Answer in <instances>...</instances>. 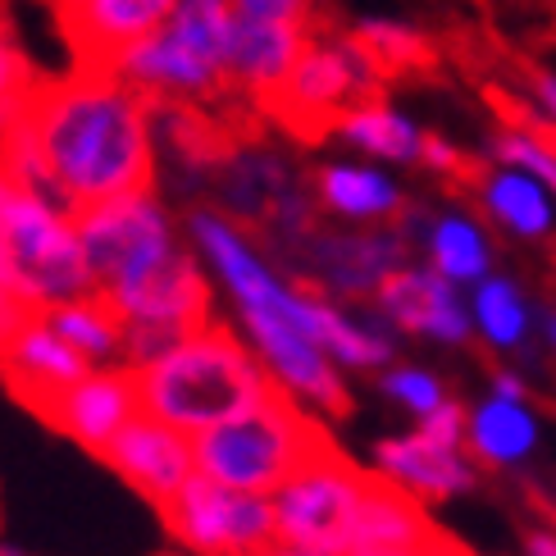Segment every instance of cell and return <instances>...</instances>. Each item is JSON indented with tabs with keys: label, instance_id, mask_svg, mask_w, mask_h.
Returning <instances> with one entry per match:
<instances>
[{
	"label": "cell",
	"instance_id": "e575fe53",
	"mask_svg": "<svg viewBox=\"0 0 556 556\" xmlns=\"http://www.w3.org/2000/svg\"><path fill=\"white\" fill-rule=\"evenodd\" d=\"M493 397H506V402H529V383L516 375V369H497V375H493Z\"/></svg>",
	"mask_w": 556,
	"mask_h": 556
},
{
	"label": "cell",
	"instance_id": "e0dca14e",
	"mask_svg": "<svg viewBox=\"0 0 556 556\" xmlns=\"http://www.w3.org/2000/svg\"><path fill=\"white\" fill-rule=\"evenodd\" d=\"M137 415H142V392H137V375L124 365L114 369H91L87 379H78L64 397L46 410L64 438H74L87 452H105Z\"/></svg>",
	"mask_w": 556,
	"mask_h": 556
},
{
	"label": "cell",
	"instance_id": "f35d334b",
	"mask_svg": "<svg viewBox=\"0 0 556 556\" xmlns=\"http://www.w3.org/2000/svg\"><path fill=\"white\" fill-rule=\"evenodd\" d=\"M251 556H315V552H306V547H292V543H269V547L251 552Z\"/></svg>",
	"mask_w": 556,
	"mask_h": 556
},
{
	"label": "cell",
	"instance_id": "cb8c5ba5",
	"mask_svg": "<svg viewBox=\"0 0 556 556\" xmlns=\"http://www.w3.org/2000/svg\"><path fill=\"white\" fill-rule=\"evenodd\" d=\"M543 438V420L529 402H506V397H483L470 406V433L466 452L475 456V466L489 470H511L520 460L534 456Z\"/></svg>",
	"mask_w": 556,
	"mask_h": 556
},
{
	"label": "cell",
	"instance_id": "d6a6232c",
	"mask_svg": "<svg viewBox=\"0 0 556 556\" xmlns=\"http://www.w3.org/2000/svg\"><path fill=\"white\" fill-rule=\"evenodd\" d=\"M420 165L429 174H443V178H456V174H466V155H460V147H452L447 137H438L429 132V142H425V160Z\"/></svg>",
	"mask_w": 556,
	"mask_h": 556
},
{
	"label": "cell",
	"instance_id": "60d3db41",
	"mask_svg": "<svg viewBox=\"0 0 556 556\" xmlns=\"http://www.w3.org/2000/svg\"><path fill=\"white\" fill-rule=\"evenodd\" d=\"M41 5H51V10H60V5H64V0H41Z\"/></svg>",
	"mask_w": 556,
	"mask_h": 556
},
{
	"label": "cell",
	"instance_id": "74e56055",
	"mask_svg": "<svg viewBox=\"0 0 556 556\" xmlns=\"http://www.w3.org/2000/svg\"><path fill=\"white\" fill-rule=\"evenodd\" d=\"M425 556H475V552H470L466 543H456L452 534H438V543H433Z\"/></svg>",
	"mask_w": 556,
	"mask_h": 556
},
{
	"label": "cell",
	"instance_id": "1f68e13d",
	"mask_svg": "<svg viewBox=\"0 0 556 556\" xmlns=\"http://www.w3.org/2000/svg\"><path fill=\"white\" fill-rule=\"evenodd\" d=\"M37 311L23 301L18 292H10V288H0V356H5V346L23 333V324H28Z\"/></svg>",
	"mask_w": 556,
	"mask_h": 556
},
{
	"label": "cell",
	"instance_id": "ac0fdd59",
	"mask_svg": "<svg viewBox=\"0 0 556 556\" xmlns=\"http://www.w3.org/2000/svg\"><path fill=\"white\" fill-rule=\"evenodd\" d=\"M0 375H5L14 397L23 406H33L46 420V410H51L78 379L91 375V365L51 329V319L33 315L23 324V333L5 346V356H0Z\"/></svg>",
	"mask_w": 556,
	"mask_h": 556
},
{
	"label": "cell",
	"instance_id": "83f0119b",
	"mask_svg": "<svg viewBox=\"0 0 556 556\" xmlns=\"http://www.w3.org/2000/svg\"><path fill=\"white\" fill-rule=\"evenodd\" d=\"M352 37L369 51L383 74H397V68H415L429 60V37L420 28H410L402 18H388V14H365Z\"/></svg>",
	"mask_w": 556,
	"mask_h": 556
},
{
	"label": "cell",
	"instance_id": "8992f818",
	"mask_svg": "<svg viewBox=\"0 0 556 556\" xmlns=\"http://www.w3.org/2000/svg\"><path fill=\"white\" fill-rule=\"evenodd\" d=\"M192 447H197V475L238 493L274 497L311 456L329 447V433L288 392H269L261 406L242 410L238 420L192 438Z\"/></svg>",
	"mask_w": 556,
	"mask_h": 556
},
{
	"label": "cell",
	"instance_id": "277c9868",
	"mask_svg": "<svg viewBox=\"0 0 556 556\" xmlns=\"http://www.w3.org/2000/svg\"><path fill=\"white\" fill-rule=\"evenodd\" d=\"M132 375L137 392H142V410L188 438L238 420L242 410L278 392L261 356L251 352V342L219 319L188 333L169 356H160L147 369H132Z\"/></svg>",
	"mask_w": 556,
	"mask_h": 556
},
{
	"label": "cell",
	"instance_id": "4316f807",
	"mask_svg": "<svg viewBox=\"0 0 556 556\" xmlns=\"http://www.w3.org/2000/svg\"><path fill=\"white\" fill-rule=\"evenodd\" d=\"M489 165L520 169L529 178H539L556 197V132L543 119L539 124H506L502 132L489 137Z\"/></svg>",
	"mask_w": 556,
	"mask_h": 556
},
{
	"label": "cell",
	"instance_id": "7c38bea8",
	"mask_svg": "<svg viewBox=\"0 0 556 556\" xmlns=\"http://www.w3.org/2000/svg\"><path fill=\"white\" fill-rule=\"evenodd\" d=\"M392 333L425 338L438 346H466L475 342V319H470V292L447 283L443 274H433L425 261H410L379 288L369 301Z\"/></svg>",
	"mask_w": 556,
	"mask_h": 556
},
{
	"label": "cell",
	"instance_id": "30bf717a",
	"mask_svg": "<svg viewBox=\"0 0 556 556\" xmlns=\"http://www.w3.org/2000/svg\"><path fill=\"white\" fill-rule=\"evenodd\" d=\"M415 247L402 224L388 228H315L292 247V261L301 269L296 283H306L324 296L342 301H375L379 288L397 269H406Z\"/></svg>",
	"mask_w": 556,
	"mask_h": 556
},
{
	"label": "cell",
	"instance_id": "484cf974",
	"mask_svg": "<svg viewBox=\"0 0 556 556\" xmlns=\"http://www.w3.org/2000/svg\"><path fill=\"white\" fill-rule=\"evenodd\" d=\"M51 329L74 346V352L91 365V369H114L124 365V319L110 311V301L101 292L64 301V306L46 311Z\"/></svg>",
	"mask_w": 556,
	"mask_h": 556
},
{
	"label": "cell",
	"instance_id": "52a82bcc",
	"mask_svg": "<svg viewBox=\"0 0 556 556\" xmlns=\"http://www.w3.org/2000/svg\"><path fill=\"white\" fill-rule=\"evenodd\" d=\"M0 238H5L10 251L14 283L37 315L97 292L74 211L51 197L18 188L10 174L5 192H0Z\"/></svg>",
	"mask_w": 556,
	"mask_h": 556
},
{
	"label": "cell",
	"instance_id": "d590c367",
	"mask_svg": "<svg viewBox=\"0 0 556 556\" xmlns=\"http://www.w3.org/2000/svg\"><path fill=\"white\" fill-rule=\"evenodd\" d=\"M539 342L556 356V306H539Z\"/></svg>",
	"mask_w": 556,
	"mask_h": 556
},
{
	"label": "cell",
	"instance_id": "d4e9b609",
	"mask_svg": "<svg viewBox=\"0 0 556 556\" xmlns=\"http://www.w3.org/2000/svg\"><path fill=\"white\" fill-rule=\"evenodd\" d=\"M470 319L475 338L497 356H516L539 338V301L525 292L516 274H493L470 288Z\"/></svg>",
	"mask_w": 556,
	"mask_h": 556
},
{
	"label": "cell",
	"instance_id": "3957f363",
	"mask_svg": "<svg viewBox=\"0 0 556 556\" xmlns=\"http://www.w3.org/2000/svg\"><path fill=\"white\" fill-rule=\"evenodd\" d=\"M23 124L33 128L74 215L151 188L160 151L155 105L105 68H74L41 83Z\"/></svg>",
	"mask_w": 556,
	"mask_h": 556
},
{
	"label": "cell",
	"instance_id": "f1b7e54d",
	"mask_svg": "<svg viewBox=\"0 0 556 556\" xmlns=\"http://www.w3.org/2000/svg\"><path fill=\"white\" fill-rule=\"evenodd\" d=\"M37 87H41V78L33 74L28 55H23L14 18L5 10V0H0V137H5L23 119V114H28Z\"/></svg>",
	"mask_w": 556,
	"mask_h": 556
},
{
	"label": "cell",
	"instance_id": "44dd1931",
	"mask_svg": "<svg viewBox=\"0 0 556 556\" xmlns=\"http://www.w3.org/2000/svg\"><path fill=\"white\" fill-rule=\"evenodd\" d=\"M306 41H311V28L238 18L233 60H228V83H233L238 97L261 101L269 110L278 97H283L288 78L296 74L301 55H306Z\"/></svg>",
	"mask_w": 556,
	"mask_h": 556
},
{
	"label": "cell",
	"instance_id": "9a60e30c",
	"mask_svg": "<svg viewBox=\"0 0 556 556\" xmlns=\"http://www.w3.org/2000/svg\"><path fill=\"white\" fill-rule=\"evenodd\" d=\"M101 460L128 483L132 493H142L155 511H165V506L197 479L192 438L169 429L165 420H155L147 410L101 452Z\"/></svg>",
	"mask_w": 556,
	"mask_h": 556
},
{
	"label": "cell",
	"instance_id": "ffe728a7",
	"mask_svg": "<svg viewBox=\"0 0 556 556\" xmlns=\"http://www.w3.org/2000/svg\"><path fill=\"white\" fill-rule=\"evenodd\" d=\"M438 534H443V529L429 520L425 502L402 493L397 483L369 475L342 556H425L438 543Z\"/></svg>",
	"mask_w": 556,
	"mask_h": 556
},
{
	"label": "cell",
	"instance_id": "9c48e42d",
	"mask_svg": "<svg viewBox=\"0 0 556 556\" xmlns=\"http://www.w3.org/2000/svg\"><path fill=\"white\" fill-rule=\"evenodd\" d=\"M365 483L369 475L329 443L274 493L278 543L306 547L315 556H342L361 511Z\"/></svg>",
	"mask_w": 556,
	"mask_h": 556
},
{
	"label": "cell",
	"instance_id": "603a6c76",
	"mask_svg": "<svg viewBox=\"0 0 556 556\" xmlns=\"http://www.w3.org/2000/svg\"><path fill=\"white\" fill-rule=\"evenodd\" d=\"M329 137L338 147H346L356 160H369V165H383V169H410L425 160V142L429 132L410 119L406 110H397L392 101L375 97V101H361L342 114V119L329 128Z\"/></svg>",
	"mask_w": 556,
	"mask_h": 556
},
{
	"label": "cell",
	"instance_id": "8fae6325",
	"mask_svg": "<svg viewBox=\"0 0 556 556\" xmlns=\"http://www.w3.org/2000/svg\"><path fill=\"white\" fill-rule=\"evenodd\" d=\"M169 539L192 552V556H251L269 543H278V520H274V497L238 493L224 483L197 475L165 511Z\"/></svg>",
	"mask_w": 556,
	"mask_h": 556
},
{
	"label": "cell",
	"instance_id": "836d02e7",
	"mask_svg": "<svg viewBox=\"0 0 556 556\" xmlns=\"http://www.w3.org/2000/svg\"><path fill=\"white\" fill-rule=\"evenodd\" d=\"M529 87H534V110H539V119L556 132V68H534Z\"/></svg>",
	"mask_w": 556,
	"mask_h": 556
},
{
	"label": "cell",
	"instance_id": "6da1fadb",
	"mask_svg": "<svg viewBox=\"0 0 556 556\" xmlns=\"http://www.w3.org/2000/svg\"><path fill=\"white\" fill-rule=\"evenodd\" d=\"M97 292L124 329L188 338L215 324V283L155 188L74 215Z\"/></svg>",
	"mask_w": 556,
	"mask_h": 556
},
{
	"label": "cell",
	"instance_id": "5b68a950",
	"mask_svg": "<svg viewBox=\"0 0 556 556\" xmlns=\"http://www.w3.org/2000/svg\"><path fill=\"white\" fill-rule=\"evenodd\" d=\"M238 10L233 0H178L174 18L114 60V74L151 105H205L233 91L228 60H233Z\"/></svg>",
	"mask_w": 556,
	"mask_h": 556
},
{
	"label": "cell",
	"instance_id": "f546056e",
	"mask_svg": "<svg viewBox=\"0 0 556 556\" xmlns=\"http://www.w3.org/2000/svg\"><path fill=\"white\" fill-rule=\"evenodd\" d=\"M379 392H383L392 406H402L406 415H415V425L429 420L438 406L452 402L443 379H438L433 369H425V365H392V369H383V375H379Z\"/></svg>",
	"mask_w": 556,
	"mask_h": 556
},
{
	"label": "cell",
	"instance_id": "7402d4cb",
	"mask_svg": "<svg viewBox=\"0 0 556 556\" xmlns=\"http://www.w3.org/2000/svg\"><path fill=\"white\" fill-rule=\"evenodd\" d=\"M470 188H475V211L489 219L493 233L516 238L525 247L556 242V197L539 178L506 165H483Z\"/></svg>",
	"mask_w": 556,
	"mask_h": 556
},
{
	"label": "cell",
	"instance_id": "4dcf8cb0",
	"mask_svg": "<svg viewBox=\"0 0 556 556\" xmlns=\"http://www.w3.org/2000/svg\"><path fill=\"white\" fill-rule=\"evenodd\" d=\"M238 18L256 23H292V28H311L315 0H233Z\"/></svg>",
	"mask_w": 556,
	"mask_h": 556
},
{
	"label": "cell",
	"instance_id": "4fadbf2b",
	"mask_svg": "<svg viewBox=\"0 0 556 556\" xmlns=\"http://www.w3.org/2000/svg\"><path fill=\"white\" fill-rule=\"evenodd\" d=\"M406 238L433 274H443L460 292L479 288L497 274V238L475 205H438V211H406Z\"/></svg>",
	"mask_w": 556,
	"mask_h": 556
},
{
	"label": "cell",
	"instance_id": "ba28073f",
	"mask_svg": "<svg viewBox=\"0 0 556 556\" xmlns=\"http://www.w3.org/2000/svg\"><path fill=\"white\" fill-rule=\"evenodd\" d=\"M383 78L388 74L369 60V51L352 33H311L296 74L288 78L283 97H278L269 110L278 119H288L296 132L329 137V128L346 110L379 97Z\"/></svg>",
	"mask_w": 556,
	"mask_h": 556
},
{
	"label": "cell",
	"instance_id": "ab89813d",
	"mask_svg": "<svg viewBox=\"0 0 556 556\" xmlns=\"http://www.w3.org/2000/svg\"><path fill=\"white\" fill-rule=\"evenodd\" d=\"M0 556H28V552L14 547V543H0Z\"/></svg>",
	"mask_w": 556,
	"mask_h": 556
},
{
	"label": "cell",
	"instance_id": "d6986e66",
	"mask_svg": "<svg viewBox=\"0 0 556 556\" xmlns=\"http://www.w3.org/2000/svg\"><path fill=\"white\" fill-rule=\"evenodd\" d=\"M375 475L397 483V489L410 493L415 502H447V497L470 493L479 483V466H475L470 452L438 447L420 429L379 438L375 443Z\"/></svg>",
	"mask_w": 556,
	"mask_h": 556
},
{
	"label": "cell",
	"instance_id": "5bb4252c",
	"mask_svg": "<svg viewBox=\"0 0 556 556\" xmlns=\"http://www.w3.org/2000/svg\"><path fill=\"white\" fill-rule=\"evenodd\" d=\"M174 10L178 0H64L55 18L78 68H114V60L165 28Z\"/></svg>",
	"mask_w": 556,
	"mask_h": 556
},
{
	"label": "cell",
	"instance_id": "2e32d148",
	"mask_svg": "<svg viewBox=\"0 0 556 556\" xmlns=\"http://www.w3.org/2000/svg\"><path fill=\"white\" fill-rule=\"evenodd\" d=\"M311 197H315V211L338 219L342 228H388V224H402L410 211L402 178L356 155L324 160L311 174Z\"/></svg>",
	"mask_w": 556,
	"mask_h": 556
},
{
	"label": "cell",
	"instance_id": "8d00e7d4",
	"mask_svg": "<svg viewBox=\"0 0 556 556\" xmlns=\"http://www.w3.org/2000/svg\"><path fill=\"white\" fill-rule=\"evenodd\" d=\"M525 552L529 556H556V534L552 529H534V534L525 539Z\"/></svg>",
	"mask_w": 556,
	"mask_h": 556
},
{
	"label": "cell",
	"instance_id": "7a4b0ae2",
	"mask_svg": "<svg viewBox=\"0 0 556 556\" xmlns=\"http://www.w3.org/2000/svg\"><path fill=\"white\" fill-rule=\"evenodd\" d=\"M182 233L211 274L215 292L228 296L238 315V333L261 356L274 388L288 392L311 415H329V420L352 410V388H346L342 369L301 329V292L306 288L278 269L261 251V242L238 219H228L219 205H192Z\"/></svg>",
	"mask_w": 556,
	"mask_h": 556
}]
</instances>
